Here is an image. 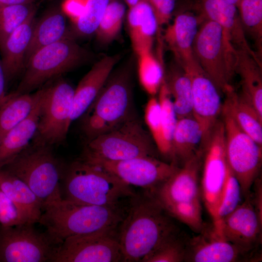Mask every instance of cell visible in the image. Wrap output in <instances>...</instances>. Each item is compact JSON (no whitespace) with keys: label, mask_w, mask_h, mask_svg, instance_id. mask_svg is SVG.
<instances>
[{"label":"cell","mask_w":262,"mask_h":262,"mask_svg":"<svg viewBox=\"0 0 262 262\" xmlns=\"http://www.w3.org/2000/svg\"><path fill=\"white\" fill-rule=\"evenodd\" d=\"M85 162L100 166L126 183L142 187L149 192L160 186L179 167L175 163H167L152 156L137 157L120 161L94 160Z\"/></svg>","instance_id":"obj_15"},{"label":"cell","mask_w":262,"mask_h":262,"mask_svg":"<svg viewBox=\"0 0 262 262\" xmlns=\"http://www.w3.org/2000/svg\"><path fill=\"white\" fill-rule=\"evenodd\" d=\"M127 24L131 45L135 54L152 51L159 25L154 11L147 0H142L129 8Z\"/></svg>","instance_id":"obj_22"},{"label":"cell","mask_w":262,"mask_h":262,"mask_svg":"<svg viewBox=\"0 0 262 262\" xmlns=\"http://www.w3.org/2000/svg\"><path fill=\"white\" fill-rule=\"evenodd\" d=\"M68 35L66 15L61 8L54 6L48 10L34 25L26 53L25 66L36 51Z\"/></svg>","instance_id":"obj_25"},{"label":"cell","mask_w":262,"mask_h":262,"mask_svg":"<svg viewBox=\"0 0 262 262\" xmlns=\"http://www.w3.org/2000/svg\"><path fill=\"white\" fill-rule=\"evenodd\" d=\"M123 255L117 229L67 238L58 245L51 262H118Z\"/></svg>","instance_id":"obj_14"},{"label":"cell","mask_w":262,"mask_h":262,"mask_svg":"<svg viewBox=\"0 0 262 262\" xmlns=\"http://www.w3.org/2000/svg\"><path fill=\"white\" fill-rule=\"evenodd\" d=\"M131 63L112 72L81 118L86 142L119 126L135 114Z\"/></svg>","instance_id":"obj_4"},{"label":"cell","mask_w":262,"mask_h":262,"mask_svg":"<svg viewBox=\"0 0 262 262\" xmlns=\"http://www.w3.org/2000/svg\"><path fill=\"white\" fill-rule=\"evenodd\" d=\"M180 235L173 218L151 193L145 191L136 194L130 199L117 229L123 262H141Z\"/></svg>","instance_id":"obj_1"},{"label":"cell","mask_w":262,"mask_h":262,"mask_svg":"<svg viewBox=\"0 0 262 262\" xmlns=\"http://www.w3.org/2000/svg\"><path fill=\"white\" fill-rule=\"evenodd\" d=\"M186 73L191 82L193 115L203 131V145L221 115V92L201 67Z\"/></svg>","instance_id":"obj_17"},{"label":"cell","mask_w":262,"mask_h":262,"mask_svg":"<svg viewBox=\"0 0 262 262\" xmlns=\"http://www.w3.org/2000/svg\"><path fill=\"white\" fill-rule=\"evenodd\" d=\"M178 66L164 73V80L171 97L177 119L193 115L191 81L188 75Z\"/></svg>","instance_id":"obj_31"},{"label":"cell","mask_w":262,"mask_h":262,"mask_svg":"<svg viewBox=\"0 0 262 262\" xmlns=\"http://www.w3.org/2000/svg\"><path fill=\"white\" fill-rule=\"evenodd\" d=\"M157 98L161 107L163 135L167 151V159H169L171 163H173L172 140L177 118L174 109L171 97L164 81L158 92Z\"/></svg>","instance_id":"obj_37"},{"label":"cell","mask_w":262,"mask_h":262,"mask_svg":"<svg viewBox=\"0 0 262 262\" xmlns=\"http://www.w3.org/2000/svg\"><path fill=\"white\" fill-rule=\"evenodd\" d=\"M202 21L199 16L191 13H181L167 26L164 34V40L168 48L177 64L186 73L200 67L194 55L193 45Z\"/></svg>","instance_id":"obj_18"},{"label":"cell","mask_w":262,"mask_h":262,"mask_svg":"<svg viewBox=\"0 0 262 262\" xmlns=\"http://www.w3.org/2000/svg\"><path fill=\"white\" fill-rule=\"evenodd\" d=\"M0 190L14 202L25 223H38L43 211V204L26 183L0 169Z\"/></svg>","instance_id":"obj_24"},{"label":"cell","mask_w":262,"mask_h":262,"mask_svg":"<svg viewBox=\"0 0 262 262\" xmlns=\"http://www.w3.org/2000/svg\"><path fill=\"white\" fill-rule=\"evenodd\" d=\"M202 21L194 42V55L203 71L224 93L236 74L237 49L218 24L209 19Z\"/></svg>","instance_id":"obj_9"},{"label":"cell","mask_w":262,"mask_h":262,"mask_svg":"<svg viewBox=\"0 0 262 262\" xmlns=\"http://www.w3.org/2000/svg\"><path fill=\"white\" fill-rule=\"evenodd\" d=\"M37 0H0V5L29 4L34 3Z\"/></svg>","instance_id":"obj_45"},{"label":"cell","mask_w":262,"mask_h":262,"mask_svg":"<svg viewBox=\"0 0 262 262\" xmlns=\"http://www.w3.org/2000/svg\"><path fill=\"white\" fill-rule=\"evenodd\" d=\"M221 115L228 166L238 180L245 198L260 176L262 146L244 131L226 111L222 109Z\"/></svg>","instance_id":"obj_12"},{"label":"cell","mask_w":262,"mask_h":262,"mask_svg":"<svg viewBox=\"0 0 262 262\" xmlns=\"http://www.w3.org/2000/svg\"><path fill=\"white\" fill-rule=\"evenodd\" d=\"M7 82L3 68L0 55V103L5 98L6 86Z\"/></svg>","instance_id":"obj_44"},{"label":"cell","mask_w":262,"mask_h":262,"mask_svg":"<svg viewBox=\"0 0 262 262\" xmlns=\"http://www.w3.org/2000/svg\"><path fill=\"white\" fill-rule=\"evenodd\" d=\"M36 11L34 3L0 5V47L9 36Z\"/></svg>","instance_id":"obj_35"},{"label":"cell","mask_w":262,"mask_h":262,"mask_svg":"<svg viewBox=\"0 0 262 262\" xmlns=\"http://www.w3.org/2000/svg\"><path fill=\"white\" fill-rule=\"evenodd\" d=\"M237 7L244 32L254 40L257 56L260 59L262 50V0H240Z\"/></svg>","instance_id":"obj_32"},{"label":"cell","mask_w":262,"mask_h":262,"mask_svg":"<svg viewBox=\"0 0 262 262\" xmlns=\"http://www.w3.org/2000/svg\"><path fill=\"white\" fill-rule=\"evenodd\" d=\"M138 74L143 88L152 96L159 91L164 77L162 62L157 59L152 51L137 56Z\"/></svg>","instance_id":"obj_33"},{"label":"cell","mask_w":262,"mask_h":262,"mask_svg":"<svg viewBox=\"0 0 262 262\" xmlns=\"http://www.w3.org/2000/svg\"><path fill=\"white\" fill-rule=\"evenodd\" d=\"M40 107L35 138L50 145L66 139L71 122L75 88L59 79L41 89Z\"/></svg>","instance_id":"obj_11"},{"label":"cell","mask_w":262,"mask_h":262,"mask_svg":"<svg viewBox=\"0 0 262 262\" xmlns=\"http://www.w3.org/2000/svg\"><path fill=\"white\" fill-rule=\"evenodd\" d=\"M224 94L225 99L222 109L230 115L244 131L262 146V116L232 85L226 88Z\"/></svg>","instance_id":"obj_27"},{"label":"cell","mask_w":262,"mask_h":262,"mask_svg":"<svg viewBox=\"0 0 262 262\" xmlns=\"http://www.w3.org/2000/svg\"><path fill=\"white\" fill-rule=\"evenodd\" d=\"M201 195L212 218L213 226L220 234L218 211L225 188L228 164L225 148L224 123L219 119L201 146Z\"/></svg>","instance_id":"obj_10"},{"label":"cell","mask_w":262,"mask_h":262,"mask_svg":"<svg viewBox=\"0 0 262 262\" xmlns=\"http://www.w3.org/2000/svg\"><path fill=\"white\" fill-rule=\"evenodd\" d=\"M39 90V100L31 114L5 133L0 140V168L25 149L37 133L40 107Z\"/></svg>","instance_id":"obj_26"},{"label":"cell","mask_w":262,"mask_h":262,"mask_svg":"<svg viewBox=\"0 0 262 262\" xmlns=\"http://www.w3.org/2000/svg\"><path fill=\"white\" fill-rule=\"evenodd\" d=\"M125 14V7L119 0H112L95 32L97 40L107 45L118 36Z\"/></svg>","instance_id":"obj_34"},{"label":"cell","mask_w":262,"mask_h":262,"mask_svg":"<svg viewBox=\"0 0 262 262\" xmlns=\"http://www.w3.org/2000/svg\"><path fill=\"white\" fill-rule=\"evenodd\" d=\"M32 14L15 30L0 47V55L8 82L24 71L25 55L35 24V15Z\"/></svg>","instance_id":"obj_23"},{"label":"cell","mask_w":262,"mask_h":262,"mask_svg":"<svg viewBox=\"0 0 262 262\" xmlns=\"http://www.w3.org/2000/svg\"><path fill=\"white\" fill-rule=\"evenodd\" d=\"M38 89L33 93L6 95L0 103V140L9 131L26 118L36 106Z\"/></svg>","instance_id":"obj_30"},{"label":"cell","mask_w":262,"mask_h":262,"mask_svg":"<svg viewBox=\"0 0 262 262\" xmlns=\"http://www.w3.org/2000/svg\"><path fill=\"white\" fill-rule=\"evenodd\" d=\"M120 59L119 54L102 57L81 79L75 89L71 123L80 118L92 104Z\"/></svg>","instance_id":"obj_21"},{"label":"cell","mask_w":262,"mask_h":262,"mask_svg":"<svg viewBox=\"0 0 262 262\" xmlns=\"http://www.w3.org/2000/svg\"><path fill=\"white\" fill-rule=\"evenodd\" d=\"M201 160L199 151L160 186L150 192L173 218L197 233L205 228L199 185Z\"/></svg>","instance_id":"obj_5"},{"label":"cell","mask_w":262,"mask_h":262,"mask_svg":"<svg viewBox=\"0 0 262 262\" xmlns=\"http://www.w3.org/2000/svg\"><path fill=\"white\" fill-rule=\"evenodd\" d=\"M145 121L159 153L167 158L159 102L154 96L150 97L145 109Z\"/></svg>","instance_id":"obj_38"},{"label":"cell","mask_w":262,"mask_h":262,"mask_svg":"<svg viewBox=\"0 0 262 262\" xmlns=\"http://www.w3.org/2000/svg\"><path fill=\"white\" fill-rule=\"evenodd\" d=\"M187 241L180 235L163 244L143 258L141 262H184Z\"/></svg>","instance_id":"obj_39"},{"label":"cell","mask_w":262,"mask_h":262,"mask_svg":"<svg viewBox=\"0 0 262 262\" xmlns=\"http://www.w3.org/2000/svg\"><path fill=\"white\" fill-rule=\"evenodd\" d=\"M61 181L63 198L84 204L126 207L125 201L136 194L131 185L116 176L80 159L65 167Z\"/></svg>","instance_id":"obj_3"},{"label":"cell","mask_w":262,"mask_h":262,"mask_svg":"<svg viewBox=\"0 0 262 262\" xmlns=\"http://www.w3.org/2000/svg\"><path fill=\"white\" fill-rule=\"evenodd\" d=\"M57 246L33 224L0 225V262H51Z\"/></svg>","instance_id":"obj_13"},{"label":"cell","mask_w":262,"mask_h":262,"mask_svg":"<svg viewBox=\"0 0 262 262\" xmlns=\"http://www.w3.org/2000/svg\"><path fill=\"white\" fill-rule=\"evenodd\" d=\"M262 183L259 176L253 185L254 192L251 195L252 201L260 220L262 221Z\"/></svg>","instance_id":"obj_43"},{"label":"cell","mask_w":262,"mask_h":262,"mask_svg":"<svg viewBox=\"0 0 262 262\" xmlns=\"http://www.w3.org/2000/svg\"><path fill=\"white\" fill-rule=\"evenodd\" d=\"M223 0L226 1L231 4H233L236 5V6H237L240 1V0Z\"/></svg>","instance_id":"obj_47"},{"label":"cell","mask_w":262,"mask_h":262,"mask_svg":"<svg viewBox=\"0 0 262 262\" xmlns=\"http://www.w3.org/2000/svg\"><path fill=\"white\" fill-rule=\"evenodd\" d=\"M64 166L51 145L35 137L30 144L0 169L18 178L36 195L44 207L63 198L60 188Z\"/></svg>","instance_id":"obj_6"},{"label":"cell","mask_w":262,"mask_h":262,"mask_svg":"<svg viewBox=\"0 0 262 262\" xmlns=\"http://www.w3.org/2000/svg\"><path fill=\"white\" fill-rule=\"evenodd\" d=\"M127 208L87 204L63 197L44 207L38 223L58 246L71 236L117 229Z\"/></svg>","instance_id":"obj_2"},{"label":"cell","mask_w":262,"mask_h":262,"mask_svg":"<svg viewBox=\"0 0 262 262\" xmlns=\"http://www.w3.org/2000/svg\"><path fill=\"white\" fill-rule=\"evenodd\" d=\"M196 7L201 18L218 24L236 49L247 52L261 62L248 44L236 5L223 0H199Z\"/></svg>","instance_id":"obj_20"},{"label":"cell","mask_w":262,"mask_h":262,"mask_svg":"<svg viewBox=\"0 0 262 262\" xmlns=\"http://www.w3.org/2000/svg\"><path fill=\"white\" fill-rule=\"evenodd\" d=\"M203 140L202 127L193 115L178 119L172 140L173 162L182 164L199 151Z\"/></svg>","instance_id":"obj_29"},{"label":"cell","mask_w":262,"mask_h":262,"mask_svg":"<svg viewBox=\"0 0 262 262\" xmlns=\"http://www.w3.org/2000/svg\"><path fill=\"white\" fill-rule=\"evenodd\" d=\"M91 53L69 35L36 51L28 61L15 95L31 93L49 81L89 61Z\"/></svg>","instance_id":"obj_7"},{"label":"cell","mask_w":262,"mask_h":262,"mask_svg":"<svg viewBox=\"0 0 262 262\" xmlns=\"http://www.w3.org/2000/svg\"><path fill=\"white\" fill-rule=\"evenodd\" d=\"M111 0H87L84 11L74 21V34L87 36L94 33Z\"/></svg>","instance_id":"obj_36"},{"label":"cell","mask_w":262,"mask_h":262,"mask_svg":"<svg viewBox=\"0 0 262 262\" xmlns=\"http://www.w3.org/2000/svg\"><path fill=\"white\" fill-rule=\"evenodd\" d=\"M129 8H131L137 4L142 0H124Z\"/></svg>","instance_id":"obj_46"},{"label":"cell","mask_w":262,"mask_h":262,"mask_svg":"<svg viewBox=\"0 0 262 262\" xmlns=\"http://www.w3.org/2000/svg\"><path fill=\"white\" fill-rule=\"evenodd\" d=\"M25 224L14 202L0 190V224L15 226Z\"/></svg>","instance_id":"obj_41"},{"label":"cell","mask_w":262,"mask_h":262,"mask_svg":"<svg viewBox=\"0 0 262 262\" xmlns=\"http://www.w3.org/2000/svg\"><path fill=\"white\" fill-rule=\"evenodd\" d=\"M242 191L240 183L229 169L225 188L218 211V216L221 223L222 219L233 212L240 204Z\"/></svg>","instance_id":"obj_40"},{"label":"cell","mask_w":262,"mask_h":262,"mask_svg":"<svg viewBox=\"0 0 262 262\" xmlns=\"http://www.w3.org/2000/svg\"><path fill=\"white\" fill-rule=\"evenodd\" d=\"M245 201L221 220L220 233L228 241L248 254L262 237V221L257 213L250 193Z\"/></svg>","instance_id":"obj_16"},{"label":"cell","mask_w":262,"mask_h":262,"mask_svg":"<svg viewBox=\"0 0 262 262\" xmlns=\"http://www.w3.org/2000/svg\"><path fill=\"white\" fill-rule=\"evenodd\" d=\"M159 151L149 131L134 114L117 127L87 141L79 159L120 161L137 157H157Z\"/></svg>","instance_id":"obj_8"},{"label":"cell","mask_w":262,"mask_h":262,"mask_svg":"<svg viewBox=\"0 0 262 262\" xmlns=\"http://www.w3.org/2000/svg\"><path fill=\"white\" fill-rule=\"evenodd\" d=\"M235 73L240 77V94L262 116V63L247 52L237 49Z\"/></svg>","instance_id":"obj_28"},{"label":"cell","mask_w":262,"mask_h":262,"mask_svg":"<svg viewBox=\"0 0 262 262\" xmlns=\"http://www.w3.org/2000/svg\"><path fill=\"white\" fill-rule=\"evenodd\" d=\"M155 14L159 26L169 23L174 12L176 0H147Z\"/></svg>","instance_id":"obj_42"},{"label":"cell","mask_w":262,"mask_h":262,"mask_svg":"<svg viewBox=\"0 0 262 262\" xmlns=\"http://www.w3.org/2000/svg\"><path fill=\"white\" fill-rule=\"evenodd\" d=\"M187 240L184 262H234L244 260L247 254L219 234L213 226Z\"/></svg>","instance_id":"obj_19"}]
</instances>
